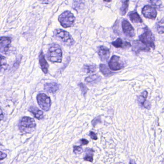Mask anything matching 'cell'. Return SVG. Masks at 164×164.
Instances as JSON below:
<instances>
[{"label": "cell", "instance_id": "cell-27", "mask_svg": "<svg viewBox=\"0 0 164 164\" xmlns=\"http://www.w3.org/2000/svg\"><path fill=\"white\" fill-rule=\"evenodd\" d=\"M101 118H100V117H96L92 121V125L94 126V127H95L96 124L101 122Z\"/></svg>", "mask_w": 164, "mask_h": 164}, {"label": "cell", "instance_id": "cell-23", "mask_svg": "<svg viewBox=\"0 0 164 164\" xmlns=\"http://www.w3.org/2000/svg\"><path fill=\"white\" fill-rule=\"evenodd\" d=\"M156 29L159 34H162L164 33V17L157 23Z\"/></svg>", "mask_w": 164, "mask_h": 164}, {"label": "cell", "instance_id": "cell-30", "mask_svg": "<svg viewBox=\"0 0 164 164\" xmlns=\"http://www.w3.org/2000/svg\"><path fill=\"white\" fill-rule=\"evenodd\" d=\"M1 65L2 68L3 66H5L6 64V58L4 57H3V55H1Z\"/></svg>", "mask_w": 164, "mask_h": 164}, {"label": "cell", "instance_id": "cell-35", "mask_svg": "<svg viewBox=\"0 0 164 164\" xmlns=\"http://www.w3.org/2000/svg\"><path fill=\"white\" fill-rule=\"evenodd\" d=\"M104 1H106V2H110L112 0H103Z\"/></svg>", "mask_w": 164, "mask_h": 164}, {"label": "cell", "instance_id": "cell-18", "mask_svg": "<svg viewBox=\"0 0 164 164\" xmlns=\"http://www.w3.org/2000/svg\"><path fill=\"white\" fill-rule=\"evenodd\" d=\"M122 6L120 9V14L121 15L124 16L127 13L128 10L129 0H121Z\"/></svg>", "mask_w": 164, "mask_h": 164}, {"label": "cell", "instance_id": "cell-26", "mask_svg": "<svg viewBox=\"0 0 164 164\" xmlns=\"http://www.w3.org/2000/svg\"><path fill=\"white\" fill-rule=\"evenodd\" d=\"M146 98L145 97L143 96L142 95H141V96H138V102L139 103H141L142 105H143L145 102L146 101Z\"/></svg>", "mask_w": 164, "mask_h": 164}, {"label": "cell", "instance_id": "cell-33", "mask_svg": "<svg viewBox=\"0 0 164 164\" xmlns=\"http://www.w3.org/2000/svg\"><path fill=\"white\" fill-rule=\"evenodd\" d=\"M7 156V155L6 154L3 153V152H1V160H3V159L6 158Z\"/></svg>", "mask_w": 164, "mask_h": 164}, {"label": "cell", "instance_id": "cell-31", "mask_svg": "<svg viewBox=\"0 0 164 164\" xmlns=\"http://www.w3.org/2000/svg\"><path fill=\"white\" fill-rule=\"evenodd\" d=\"M144 105V107L146 108H147V109H150V108L151 107V105H150V103L148 102V101H145V102L144 103V105Z\"/></svg>", "mask_w": 164, "mask_h": 164}, {"label": "cell", "instance_id": "cell-24", "mask_svg": "<svg viewBox=\"0 0 164 164\" xmlns=\"http://www.w3.org/2000/svg\"><path fill=\"white\" fill-rule=\"evenodd\" d=\"M79 86L82 91V94L83 95H85L86 94H87V91H88V89L87 88V87L82 83H80L79 84Z\"/></svg>", "mask_w": 164, "mask_h": 164}, {"label": "cell", "instance_id": "cell-10", "mask_svg": "<svg viewBox=\"0 0 164 164\" xmlns=\"http://www.w3.org/2000/svg\"><path fill=\"white\" fill-rule=\"evenodd\" d=\"M142 14L146 18L155 20L157 15L156 9L151 6H145L142 8Z\"/></svg>", "mask_w": 164, "mask_h": 164}, {"label": "cell", "instance_id": "cell-34", "mask_svg": "<svg viewBox=\"0 0 164 164\" xmlns=\"http://www.w3.org/2000/svg\"><path fill=\"white\" fill-rule=\"evenodd\" d=\"M3 111H2V110H1V120H2V119H3Z\"/></svg>", "mask_w": 164, "mask_h": 164}, {"label": "cell", "instance_id": "cell-25", "mask_svg": "<svg viewBox=\"0 0 164 164\" xmlns=\"http://www.w3.org/2000/svg\"><path fill=\"white\" fill-rule=\"evenodd\" d=\"M82 148L81 146H75L73 147V152L75 154L82 153Z\"/></svg>", "mask_w": 164, "mask_h": 164}, {"label": "cell", "instance_id": "cell-21", "mask_svg": "<svg viewBox=\"0 0 164 164\" xmlns=\"http://www.w3.org/2000/svg\"><path fill=\"white\" fill-rule=\"evenodd\" d=\"M100 70L103 74L105 76H109L113 74V72L109 69V68L104 64H101L100 65Z\"/></svg>", "mask_w": 164, "mask_h": 164}, {"label": "cell", "instance_id": "cell-28", "mask_svg": "<svg viewBox=\"0 0 164 164\" xmlns=\"http://www.w3.org/2000/svg\"><path fill=\"white\" fill-rule=\"evenodd\" d=\"M156 0H150V2L152 4H153L154 6H156L155 4V3H156V6H160V5H161L162 3L161 1H160V0H156Z\"/></svg>", "mask_w": 164, "mask_h": 164}, {"label": "cell", "instance_id": "cell-36", "mask_svg": "<svg viewBox=\"0 0 164 164\" xmlns=\"http://www.w3.org/2000/svg\"><path fill=\"white\" fill-rule=\"evenodd\" d=\"M39 1H44V0H39Z\"/></svg>", "mask_w": 164, "mask_h": 164}, {"label": "cell", "instance_id": "cell-7", "mask_svg": "<svg viewBox=\"0 0 164 164\" xmlns=\"http://www.w3.org/2000/svg\"><path fill=\"white\" fill-rule=\"evenodd\" d=\"M109 68L113 71L119 70L124 67V64L117 55H113L108 63Z\"/></svg>", "mask_w": 164, "mask_h": 164}, {"label": "cell", "instance_id": "cell-4", "mask_svg": "<svg viewBox=\"0 0 164 164\" xmlns=\"http://www.w3.org/2000/svg\"><path fill=\"white\" fill-rule=\"evenodd\" d=\"M58 21L64 28H69L72 27L74 23L75 17L71 12L66 11L60 15Z\"/></svg>", "mask_w": 164, "mask_h": 164}, {"label": "cell", "instance_id": "cell-5", "mask_svg": "<svg viewBox=\"0 0 164 164\" xmlns=\"http://www.w3.org/2000/svg\"><path fill=\"white\" fill-rule=\"evenodd\" d=\"M143 33L139 36L140 40L154 49V37L153 33L147 27H145Z\"/></svg>", "mask_w": 164, "mask_h": 164}, {"label": "cell", "instance_id": "cell-19", "mask_svg": "<svg viewBox=\"0 0 164 164\" xmlns=\"http://www.w3.org/2000/svg\"><path fill=\"white\" fill-rule=\"evenodd\" d=\"M101 79V77L98 74H94L86 77L85 79V82L89 84L92 83H96L99 82Z\"/></svg>", "mask_w": 164, "mask_h": 164}, {"label": "cell", "instance_id": "cell-16", "mask_svg": "<svg viewBox=\"0 0 164 164\" xmlns=\"http://www.w3.org/2000/svg\"><path fill=\"white\" fill-rule=\"evenodd\" d=\"M112 45L116 48H127L131 47V44L128 42H123V40L120 38H117L116 40L112 43Z\"/></svg>", "mask_w": 164, "mask_h": 164}, {"label": "cell", "instance_id": "cell-3", "mask_svg": "<svg viewBox=\"0 0 164 164\" xmlns=\"http://www.w3.org/2000/svg\"><path fill=\"white\" fill-rule=\"evenodd\" d=\"M54 34L55 37L66 45L71 46L74 44V39L70 34L66 31L61 29H55L54 32Z\"/></svg>", "mask_w": 164, "mask_h": 164}, {"label": "cell", "instance_id": "cell-22", "mask_svg": "<svg viewBox=\"0 0 164 164\" xmlns=\"http://www.w3.org/2000/svg\"><path fill=\"white\" fill-rule=\"evenodd\" d=\"M97 66L96 65H84L83 70L87 73H91L95 72L96 70Z\"/></svg>", "mask_w": 164, "mask_h": 164}, {"label": "cell", "instance_id": "cell-15", "mask_svg": "<svg viewBox=\"0 0 164 164\" xmlns=\"http://www.w3.org/2000/svg\"><path fill=\"white\" fill-rule=\"evenodd\" d=\"M29 111L32 114L36 119H43L44 116L43 111L35 106H30L29 108Z\"/></svg>", "mask_w": 164, "mask_h": 164}, {"label": "cell", "instance_id": "cell-12", "mask_svg": "<svg viewBox=\"0 0 164 164\" xmlns=\"http://www.w3.org/2000/svg\"><path fill=\"white\" fill-rule=\"evenodd\" d=\"M98 54L100 59L102 61L107 60L110 55V52L109 49L103 46H101L98 47Z\"/></svg>", "mask_w": 164, "mask_h": 164}, {"label": "cell", "instance_id": "cell-14", "mask_svg": "<svg viewBox=\"0 0 164 164\" xmlns=\"http://www.w3.org/2000/svg\"><path fill=\"white\" fill-rule=\"evenodd\" d=\"M39 63L40 65L41 69L43 72L45 74H47L48 72V64L46 61L45 58L44 57L43 51L40 52L39 57Z\"/></svg>", "mask_w": 164, "mask_h": 164}, {"label": "cell", "instance_id": "cell-13", "mask_svg": "<svg viewBox=\"0 0 164 164\" xmlns=\"http://www.w3.org/2000/svg\"><path fill=\"white\" fill-rule=\"evenodd\" d=\"M59 89V84L55 82L48 83L44 85V89L48 93L54 94Z\"/></svg>", "mask_w": 164, "mask_h": 164}, {"label": "cell", "instance_id": "cell-1", "mask_svg": "<svg viewBox=\"0 0 164 164\" xmlns=\"http://www.w3.org/2000/svg\"><path fill=\"white\" fill-rule=\"evenodd\" d=\"M36 124L34 119L28 117H24L20 121L18 128L21 133L30 134L36 129Z\"/></svg>", "mask_w": 164, "mask_h": 164}, {"label": "cell", "instance_id": "cell-2", "mask_svg": "<svg viewBox=\"0 0 164 164\" xmlns=\"http://www.w3.org/2000/svg\"><path fill=\"white\" fill-rule=\"evenodd\" d=\"M62 51L58 44L53 43L47 52V59L52 63H61L62 60Z\"/></svg>", "mask_w": 164, "mask_h": 164}, {"label": "cell", "instance_id": "cell-17", "mask_svg": "<svg viewBox=\"0 0 164 164\" xmlns=\"http://www.w3.org/2000/svg\"><path fill=\"white\" fill-rule=\"evenodd\" d=\"M128 15H129L131 20L133 23H142V19L141 18V17H140L139 14L136 12H132L130 13Z\"/></svg>", "mask_w": 164, "mask_h": 164}, {"label": "cell", "instance_id": "cell-32", "mask_svg": "<svg viewBox=\"0 0 164 164\" xmlns=\"http://www.w3.org/2000/svg\"><path fill=\"white\" fill-rule=\"evenodd\" d=\"M80 142L82 145H87L89 144L88 141H87V140L84 139L81 140L80 141Z\"/></svg>", "mask_w": 164, "mask_h": 164}, {"label": "cell", "instance_id": "cell-11", "mask_svg": "<svg viewBox=\"0 0 164 164\" xmlns=\"http://www.w3.org/2000/svg\"><path fill=\"white\" fill-rule=\"evenodd\" d=\"M11 40L10 38L1 37L0 41V50L3 54H6L8 51L11 44Z\"/></svg>", "mask_w": 164, "mask_h": 164}, {"label": "cell", "instance_id": "cell-20", "mask_svg": "<svg viewBox=\"0 0 164 164\" xmlns=\"http://www.w3.org/2000/svg\"><path fill=\"white\" fill-rule=\"evenodd\" d=\"M85 152L86 154L84 158V160L91 162L93 161L94 151L92 149L87 148Z\"/></svg>", "mask_w": 164, "mask_h": 164}, {"label": "cell", "instance_id": "cell-8", "mask_svg": "<svg viewBox=\"0 0 164 164\" xmlns=\"http://www.w3.org/2000/svg\"><path fill=\"white\" fill-rule=\"evenodd\" d=\"M133 51L135 54H139L141 51L149 52L150 47L144 43L141 40H134L133 43Z\"/></svg>", "mask_w": 164, "mask_h": 164}, {"label": "cell", "instance_id": "cell-6", "mask_svg": "<svg viewBox=\"0 0 164 164\" xmlns=\"http://www.w3.org/2000/svg\"><path fill=\"white\" fill-rule=\"evenodd\" d=\"M37 101L38 105L41 109L48 111L49 110L51 106V100L49 97L45 94H40L37 96Z\"/></svg>", "mask_w": 164, "mask_h": 164}, {"label": "cell", "instance_id": "cell-29", "mask_svg": "<svg viewBox=\"0 0 164 164\" xmlns=\"http://www.w3.org/2000/svg\"><path fill=\"white\" fill-rule=\"evenodd\" d=\"M90 136L91 138V139L93 140H97V136L96 134L95 133L93 132V131H91L90 133Z\"/></svg>", "mask_w": 164, "mask_h": 164}, {"label": "cell", "instance_id": "cell-9", "mask_svg": "<svg viewBox=\"0 0 164 164\" xmlns=\"http://www.w3.org/2000/svg\"><path fill=\"white\" fill-rule=\"evenodd\" d=\"M122 28L123 33L128 37L133 38L135 35V31L132 25L127 20H124L122 22Z\"/></svg>", "mask_w": 164, "mask_h": 164}]
</instances>
